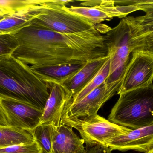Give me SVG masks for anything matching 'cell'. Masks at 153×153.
Masks as SVG:
<instances>
[{"label":"cell","instance_id":"18","mask_svg":"<svg viewBox=\"0 0 153 153\" xmlns=\"http://www.w3.org/2000/svg\"><path fill=\"white\" fill-rule=\"evenodd\" d=\"M110 58L108 56L105 62L91 81L77 94L72 97L67 105L71 104L82 99L95 88L102 84L108 78L110 72Z\"/></svg>","mask_w":153,"mask_h":153},{"label":"cell","instance_id":"7","mask_svg":"<svg viewBox=\"0 0 153 153\" xmlns=\"http://www.w3.org/2000/svg\"><path fill=\"white\" fill-rule=\"evenodd\" d=\"M61 123L76 128L86 144H97L106 147L114 138L128 133L132 130L113 123L98 114L85 120L62 119Z\"/></svg>","mask_w":153,"mask_h":153},{"label":"cell","instance_id":"1","mask_svg":"<svg viewBox=\"0 0 153 153\" xmlns=\"http://www.w3.org/2000/svg\"><path fill=\"white\" fill-rule=\"evenodd\" d=\"M14 35L19 45L12 56L31 67L82 64L106 54L105 36L96 27L65 34L31 24Z\"/></svg>","mask_w":153,"mask_h":153},{"label":"cell","instance_id":"9","mask_svg":"<svg viewBox=\"0 0 153 153\" xmlns=\"http://www.w3.org/2000/svg\"><path fill=\"white\" fill-rule=\"evenodd\" d=\"M131 54L117 92L119 95L153 84V53L135 52Z\"/></svg>","mask_w":153,"mask_h":153},{"label":"cell","instance_id":"14","mask_svg":"<svg viewBox=\"0 0 153 153\" xmlns=\"http://www.w3.org/2000/svg\"><path fill=\"white\" fill-rule=\"evenodd\" d=\"M85 141L63 123L53 128L52 153H85Z\"/></svg>","mask_w":153,"mask_h":153},{"label":"cell","instance_id":"27","mask_svg":"<svg viewBox=\"0 0 153 153\" xmlns=\"http://www.w3.org/2000/svg\"><path fill=\"white\" fill-rule=\"evenodd\" d=\"M1 33H0V35H1Z\"/></svg>","mask_w":153,"mask_h":153},{"label":"cell","instance_id":"10","mask_svg":"<svg viewBox=\"0 0 153 153\" xmlns=\"http://www.w3.org/2000/svg\"><path fill=\"white\" fill-rule=\"evenodd\" d=\"M0 105L10 127L31 131L41 123L43 110L18 100L0 97Z\"/></svg>","mask_w":153,"mask_h":153},{"label":"cell","instance_id":"25","mask_svg":"<svg viewBox=\"0 0 153 153\" xmlns=\"http://www.w3.org/2000/svg\"><path fill=\"white\" fill-rule=\"evenodd\" d=\"M146 153H153V149H152V150H150V151H149L148 152Z\"/></svg>","mask_w":153,"mask_h":153},{"label":"cell","instance_id":"4","mask_svg":"<svg viewBox=\"0 0 153 153\" xmlns=\"http://www.w3.org/2000/svg\"><path fill=\"white\" fill-rule=\"evenodd\" d=\"M108 120L131 129L153 124V84L120 94Z\"/></svg>","mask_w":153,"mask_h":153},{"label":"cell","instance_id":"3","mask_svg":"<svg viewBox=\"0 0 153 153\" xmlns=\"http://www.w3.org/2000/svg\"><path fill=\"white\" fill-rule=\"evenodd\" d=\"M50 86L41 80L31 67L12 56H0V97L30 104L43 110Z\"/></svg>","mask_w":153,"mask_h":153},{"label":"cell","instance_id":"12","mask_svg":"<svg viewBox=\"0 0 153 153\" xmlns=\"http://www.w3.org/2000/svg\"><path fill=\"white\" fill-rule=\"evenodd\" d=\"M43 0L34 2L17 11L0 16V33L15 34L31 25L41 13Z\"/></svg>","mask_w":153,"mask_h":153},{"label":"cell","instance_id":"8","mask_svg":"<svg viewBox=\"0 0 153 153\" xmlns=\"http://www.w3.org/2000/svg\"><path fill=\"white\" fill-rule=\"evenodd\" d=\"M123 76V75L118 80L111 83L105 81L79 101L71 104H66L61 120L78 119L85 120L96 115L101 107L117 93L122 81Z\"/></svg>","mask_w":153,"mask_h":153},{"label":"cell","instance_id":"22","mask_svg":"<svg viewBox=\"0 0 153 153\" xmlns=\"http://www.w3.org/2000/svg\"><path fill=\"white\" fill-rule=\"evenodd\" d=\"M35 0H0V11L7 14L34 2Z\"/></svg>","mask_w":153,"mask_h":153},{"label":"cell","instance_id":"13","mask_svg":"<svg viewBox=\"0 0 153 153\" xmlns=\"http://www.w3.org/2000/svg\"><path fill=\"white\" fill-rule=\"evenodd\" d=\"M49 85L50 94L43 110L40 124H52L58 127L60 124L65 105L72 97L60 84L53 83Z\"/></svg>","mask_w":153,"mask_h":153},{"label":"cell","instance_id":"2","mask_svg":"<svg viewBox=\"0 0 153 153\" xmlns=\"http://www.w3.org/2000/svg\"><path fill=\"white\" fill-rule=\"evenodd\" d=\"M111 72L122 71L131 53H153V13L122 18L115 27L105 34Z\"/></svg>","mask_w":153,"mask_h":153},{"label":"cell","instance_id":"11","mask_svg":"<svg viewBox=\"0 0 153 153\" xmlns=\"http://www.w3.org/2000/svg\"><path fill=\"white\" fill-rule=\"evenodd\" d=\"M107 147L111 151L135 150L147 153L153 149V124L118 136L110 141Z\"/></svg>","mask_w":153,"mask_h":153},{"label":"cell","instance_id":"26","mask_svg":"<svg viewBox=\"0 0 153 153\" xmlns=\"http://www.w3.org/2000/svg\"><path fill=\"white\" fill-rule=\"evenodd\" d=\"M3 13H2V12H1L0 11V16H1V15H3Z\"/></svg>","mask_w":153,"mask_h":153},{"label":"cell","instance_id":"15","mask_svg":"<svg viewBox=\"0 0 153 153\" xmlns=\"http://www.w3.org/2000/svg\"><path fill=\"white\" fill-rule=\"evenodd\" d=\"M108 57L86 62L75 75L60 84L73 97L80 92L97 74Z\"/></svg>","mask_w":153,"mask_h":153},{"label":"cell","instance_id":"20","mask_svg":"<svg viewBox=\"0 0 153 153\" xmlns=\"http://www.w3.org/2000/svg\"><path fill=\"white\" fill-rule=\"evenodd\" d=\"M0 153H42V152L37 143L34 141L0 149Z\"/></svg>","mask_w":153,"mask_h":153},{"label":"cell","instance_id":"21","mask_svg":"<svg viewBox=\"0 0 153 153\" xmlns=\"http://www.w3.org/2000/svg\"><path fill=\"white\" fill-rule=\"evenodd\" d=\"M18 45L14 34L0 35V56L12 54Z\"/></svg>","mask_w":153,"mask_h":153},{"label":"cell","instance_id":"6","mask_svg":"<svg viewBox=\"0 0 153 153\" xmlns=\"http://www.w3.org/2000/svg\"><path fill=\"white\" fill-rule=\"evenodd\" d=\"M81 6H71L69 10L85 18L94 25L110 20L114 17L123 18L131 13L141 10L146 13L153 10L152 0H140L135 5L118 6L114 1H81Z\"/></svg>","mask_w":153,"mask_h":153},{"label":"cell","instance_id":"16","mask_svg":"<svg viewBox=\"0 0 153 153\" xmlns=\"http://www.w3.org/2000/svg\"><path fill=\"white\" fill-rule=\"evenodd\" d=\"M85 63L61 64L43 67H31L33 72L46 84H60L76 73Z\"/></svg>","mask_w":153,"mask_h":153},{"label":"cell","instance_id":"5","mask_svg":"<svg viewBox=\"0 0 153 153\" xmlns=\"http://www.w3.org/2000/svg\"><path fill=\"white\" fill-rule=\"evenodd\" d=\"M72 1L43 0L40 14L31 25L60 33H76L87 31L96 25L71 12L67 5Z\"/></svg>","mask_w":153,"mask_h":153},{"label":"cell","instance_id":"19","mask_svg":"<svg viewBox=\"0 0 153 153\" xmlns=\"http://www.w3.org/2000/svg\"><path fill=\"white\" fill-rule=\"evenodd\" d=\"M54 126L52 124H40L31 130L34 140L41 149L42 153H52Z\"/></svg>","mask_w":153,"mask_h":153},{"label":"cell","instance_id":"23","mask_svg":"<svg viewBox=\"0 0 153 153\" xmlns=\"http://www.w3.org/2000/svg\"><path fill=\"white\" fill-rule=\"evenodd\" d=\"M85 153H111L108 147L97 144H86Z\"/></svg>","mask_w":153,"mask_h":153},{"label":"cell","instance_id":"24","mask_svg":"<svg viewBox=\"0 0 153 153\" xmlns=\"http://www.w3.org/2000/svg\"><path fill=\"white\" fill-rule=\"evenodd\" d=\"M0 126H5V127L9 126L7 117L1 105H0Z\"/></svg>","mask_w":153,"mask_h":153},{"label":"cell","instance_id":"17","mask_svg":"<svg viewBox=\"0 0 153 153\" xmlns=\"http://www.w3.org/2000/svg\"><path fill=\"white\" fill-rule=\"evenodd\" d=\"M34 141L31 131L0 126V149Z\"/></svg>","mask_w":153,"mask_h":153}]
</instances>
